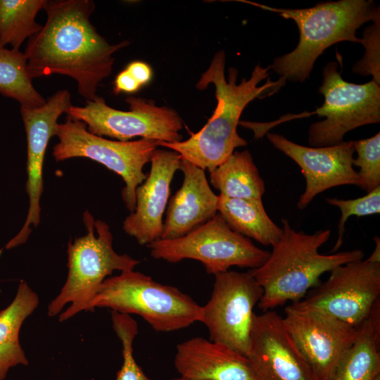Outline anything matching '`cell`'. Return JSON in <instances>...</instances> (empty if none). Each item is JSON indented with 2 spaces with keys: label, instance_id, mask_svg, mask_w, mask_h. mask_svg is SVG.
<instances>
[{
  "label": "cell",
  "instance_id": "obj_3",
  "mask_svg": "<svg viewBox=\"0 0 380 380\" xmlns=\"http://www.w3.org/2000/svg\"><path fill=\"white\" fill-rule=\"evenodd\" d=\"M281 222L283 234L272 246L268 258L248 271L263 290L258 303L263 312L302 300L320 282L324 273L364 258L360 249L320 253L319 249L329 239L331 229L307 234L296 231L287 219Z\"/></svg>",
  "mask_w": 380,
  "mask_h": 380
},
{
  "label": "cell",
  "instance_id": "obj_2",
  "mask_svg": "<svg viewBox=\"0 0 380 380\" xmlns=\"http://www.w3.org/2000/svg\"><path fill=\"white\" fill-rule=\"evenodd\" d=\"M225 53L217 52L208 68L201 75L196 87L203 90L213 84L217 99L216 108L204 127L185 141L175 143L158 142V146L177 152L182 160L208 170L210 172L226 160L235 148L246 146L247 141L239 136L237 126L246 106L256 98L270 96L285 84L281 79H270L259 84L269 75L270 65H255L249 79L243 78L237 84L238 70L228 69L226 80Z\"/></svg>",
  "mask_w": 380,
  "mask_h": 380
},
{
  "label": "cell",
  "instance_id": "obj_23",
  "mask_svg": "<svg viewBox=\"0 0 380 380\" xmlns=\"http://www.w3.org/2000/svg\"><path fill=\"white\" fill-rule=\"evenodd\" d=\"M210 182L229 198H262L265 192V182L248 150L234 151L210 172Z\"/></svg>",
  "mask_w": 380,
  "mask_h": 380
},
{
  "label": "cell",
  "instance_id": "obj_31",
  "mask_svg": "<svg viewBox=\"0 0 380 380\" xmlns=\"http://www.w3.org/2000/svg\"><path fill=\"white\" fill-rule=\"evenodd\" d=\"M142 87L148 84L152 77V70L149 65L146 63L135 61L125 68Z\"/></svg>",
  "mask_w": 380,
  "mask_h": 380
},
{
  "label": "cell",
  "instance_id": "obj_16",
  "mask_svg": "<svg viewBox=\"0 0 380 380\" xmlns=\"http://www.w3.org/2000/svg\"><path fill=\"white\" fill-rule=\"evenodd\" d=\"M267 137L277 149L299 166L305 179V189L297 202L299 209L305 208L319 194L332 187L359 186L357 173L353 165V141L312 147L296 144L277 133H267Z\"/></svg>",
  "mask_w": 380,
  "mask_h": 380
},
{
  "label": "cell",
  "instance_id": "obj_11",
  "mask_svg": "<svg viewBox=\"0 0 380 380\" xmlns=\"http://www.w3.org/2000/svg\"><path fill=\"white\" fill-rule=\"evenodd\" d=\"M262 293L248 272L228 270L215 274L211 296L201 306L200 318L208 329L210 340L246 356L253 308Z\"/></svg>",
  "mask_w": 380,
  "mask_h": 380
},
{
  "label": "cell",
  "instance_id": "obj_7",
  "mask_svg": "<svg viewBox=\"0 0 380 380\" xmlns=\"http://www.w3.org/2000/svg\"><path fill=\"white\" fill-rule=\"evenodd\" d=\"M56 136L58 142L53 148V156L56 162L82 157L103 165L122 178L123 201L130 213L134 210L135 191L147 177L143 168L158 148L157 141L108 139L89 132L84 122L68 116L64 123L58 124Z\"/></svg>",
  "mask_w": 380,
  "mask_h": 380
},
{
  "label": "cell",
  "instance_id": "obj_20",
  "mask_svg": "<svg viewBox=\"0 0 380 380\" xmlns=\"http://www.w3.org/2000/svg\"><path fill=\"white\" fill-rule=\"evenodd\" d=\"M380 378V300L359 327L358 334L329 380Z\"/></svg>",
  "mask_w": 380,
  "mask_h": 380
},
{
  "label": "cell",
  "instance_id": "obj_22",
  "mask_svg": "<svg viewBox=\"0 0 380 380\" xmlns=\"http://www.w3.org/2000/svg\"><path fill=\"white\" fill-rule=\"evenodd\" d=\"M217 212L232 231L263 246H272L283 234L282 227L267 215L262 198H233L220 194Z\"/></svg>",
  "mask_w": 380,
  "mask_h": 380
},
{
  "label": "cell",
  "instance_id": "obj_1",
  "mask_svg": "<svg viewBox=\"0 0 380 380\" xmlns=\"http://www.w3.org/2000/svg\"><path fill=\"white\" fill-rule=\"evenodd\" d=\"M94 8L91 0L47 1L46 23L24 52L32 79L66 75L77 82L86 100L98 96L99 84L112 72L113 54L129 42L110 44L99 34L89 20Z\"/></svg>",
  "mask_w": 380,
  "mask_h": 380
},
{
  "label": "cell",
  "instance_id": "obj_25",
  "mask_svg": "<svg viewBox=\"0 0 380 380\" xmlns=\"http://www.w3.org/2000/svg\"><path fill=\"white\" fill-rule=\"evenodd\" d=\"M47 0H0V46L18 49L43 25L36 22L37 13Z\"/></svg>",
  "mask_w": 380,
  "mask_h": 380
},
{
  "label": "cell",
  "instance_id": "obj_15",
  "mask_svg": "<svg viewBox=\"0 0 380 380\" xmlns=\"http://www.w3.org/2000/svg\"><path fill=\"white\" fill-rule=\"evenodd\" d=\"M246 357L258 380H317L274 310L254 313Z\"/></svg>",
  "mask_w": 380,
  "mask_h": 380
},
{
  "label": "cell",
  "instance_id": "obj_14",
  "mask_svg": "<svg viewBox=\"0 0 380 380\" xmlns=\"http://www.w3.org/2000/svg\"><path fill=\"white\" fill-rule=\"evenodd\" d=\"M72 106L70 93L63 89L49 97L45 104L40 107H20L27 143V179L25 189L29 197V208L23 226L6 244L7 249L25 243L32 228L37 227L40 222L45 152L50 139L56 136L58 119L63 113H67Z\"/></svg>",
  "mask_w": 380,
  "mask_h": 380
},
{
  "label": "cell",
  "instance_id": "obj_17",
  "mask_svg": "<svg viewBox=\"0 0 380 380\" xmlns=\"http://www.w3.org/2000/svg\"><path fill=\"white\" fill-rule=\"evenodd\" d=\"M181 160L177 152L168 148H157L151 156L150 172L135 191V209L122 224L125 232L140 245L147 246L161 239L170 184Z\"/></svg>",
  "mask_w": 380,
  "mask_h": 380
},
{
  "label": "cell",
  "instance_id": "obj_6",
  "mask_svg": "<svg viewBox=\"0 0 380 380\" xmlns=\"http://www.w3.org/2000/svg\"><path fill=\"white\" fill-rule=\"evenodd\" d=\"M83 222L87 233L68 242L67 279L48 306V315L55 317L66 304L71 303L60 314V322L86 311L101 284L113 271L134 270L139 263L129 255L114 251L113 235L106 222L95 220L88 210L83 213Z\"/></svg>",
  "mask_w": 380,
  "mask_h": 380
},
{
  "label": "cell",
  "instance_id": "obj_4",
  "mask_svg": "<svg viewBox=\"0 0 380 380\" xmlns=\"http://www.w3.org/2000/svg\"><path fill=\"white\" fill-rule=\"evenodd\" d=\"M246 2L291 19L297 25L300 37L296 47L275 58L270 65L285 82H304L317 58L331 45L344 41L361 44L357 30L380 15L379 7L372 0L327 1L298 9Z\"/></svg>",
  "mask_w": 380,
  "mask_h": 380
},
{
  "label": "cell",
  "instance_id": "obj_12",
  "mask_svg": "<svg viewBox=\"0 0 380 380\" xmlns=\"http://www.w3.org/2000/svg\"><path fill=\"white\" fill-rule=\"evenodd\" d=\"M298 305L359 327L380 300V262L360 259L329 272Z\"/></svg>",
  "mask_w": 380,
  "mask_h": 380
},
{
  "label": "cell",
  "instance_id": "obj_29",
  "mask_svg": "<svg viewBox=\"0 0 380 380\" xmlns=\"http://www.w3.org/2000/svg\"><path fill=\"white\" fill-rule=\"evenodd\" d=\"M372 22V25L365 27L363 31L361 44L365 46V55L353 65V72L372 75V80L380 84V15Z\"/></svg>",
  "mask_w": 380,
  "mask_h": 380
},
{
  "label": "cell",
  "instance_id": "obj_27",
  "mask_svg": "<svg viewBox=\"0 0 380 380\" xmlns=\"http://www.w3.org/2000/svg\"><path fill=\"white\" fill-rule=\"evenodd\" d=\"M357 157L353 167H357L359 187L366 194L380 186V132L372 137L353 141Z\"/></svg>",
  "mask_w": 380,
  "mask_h": 380
},
{
  "label": "cell",
  "instance_id": "obj_24",
  "mask_svg": "<svg viewBox=\"0 0 380 380\" xmlns=\"http://www.w3.org/2000/svg\"><path fill=\"white\" fill-rule=\"evenodd\" d=\"M32 80L24 53L0 46V94L16 100L20 107H40L46 99L34 88Z\"/></svg>",
  "mask_w": 380,
  "mask_h": 380
},
{
  "label": "cell",
  "instance_id": "obj_9",
  "mask_svg": "<svg viewBox=\"0 0 380 380\" xmlns=\"http://www.w3.org/2000/svg\"><path fill=\"white\" fill-rule=\"evenodd\" d=\"M151 255L171 263L184 259L200 261L208 274H217L231 267L255 269L268 258L270 251L232 231L222 216L180 238L159 239L147 246Z\"/></svg>",
  "mask_w": 380,
  "mask_h": 380
},
{
  "label": "cell",
  "instance_id": "obj_13",
  "mask_svg": "<svg viewBox=\"0 0 380 380\" xmlns=\"http://www.w3.org/2000/svg\"><path fill=\"white\" fill-rule=\"evenodd\" d=\"M282 318L317 380L330 379L359 331V327L296 303L286 307Z\"/></svg>",
  "mask_w": 380,
  "mask_h": 380
},
{
  "label": "cell",
  "instance_id": "obj_21",
  "mask_svg": "<svg viewBox=\"0 0 380 380\" xmlns=\"http://www.w3.org/2000/svg\"><path fill=\"white\" fill-rule=\"evenodd\" d=\"M39 302L37 294L22 280L13 301L0 311V380L6 378L11 368L28 365L19 334L23 323L37 308Z\"/></svg>",
  "mask_w": 380,
  "mask_h": 380
},
{
  "label": "cell",
  "instance_id": "obj_33",
  "mask_svg": "<svg viewBox=\"0 0 380 380\" xmlns=\"http://www.w3.org/2000/svg\"><path fill=\"white\" fill-rule=\"evenodd\" d=\"M172 380H189V379H186L181 377V376H178V377L172 379Z\"/></svg>",
  "mask_w": 380,
  "mask_h": 380
},
{
  "label": "cell",
  "instance_id": "obj_26",
  "mask_svg": "<svg viewBox=\"0 0 380 380\" xmlns=\"http://www.w3.org/2000/svg\"><path fill=\"white\" fill-rule=\"evenodd\" d=\"M111 320L122 344L123 357L115 380H151L137 363L133 355V343L139 332L137 322L129 315L115 311H111Z\"/></svg>",
  "mask_w": 380,
  "mask_h": 380
},
{
  "label": "cell",
  "instance_id": "obj_30",
  "mask_svg": "<svg viewBox=\"0 0 380 380\" xmlns=\"http://www.w3.org/2000/svg\"><path fill=\"white\" fill-rule=\"evenodd\" d=\"M141 87L137 80L126 69L119 72L114 81V92L116 94L134 93Z\"/></svg>",
  "mask_w": 380,
  "mask_h": 380
},
{
  "label": "cell",
  "instance_id": "obj_34",
  "mask_svg": "<svg viewBox=\"0 0 380 380\" xmlns=\"http://www.w3.org/2000/svg\"><path fill=\"white\" fill-rule=\"evenodd\" d=\"M377 380H380V378H379Z\"/></svg>",
  "mask_w": 380,
  "mask_h": 380
},
{
  "label": "cell",
  "instance_id": "obj_8",
  "mask_svg": "<svg viewBox=\"0 0 380 380\" xmlns=\"http://www.w3.org/2000/svg\"><path fill=\"white\" fill-rule=\"evenodd\" d=\"M319 91L324 97L322 106L314 112L325 118L310 125L308 143L312 147L330 146L343 142L348 132L367 125L380 122V84L373 80L354 84L344 80L334 61L326 64L322 71Z\"/></svg>",
  "mask_w": 380,
  "mask_h": 380
},
{
  "label": "cell",
  "instance_id": "obj_32",
  "mask_svg": "<svg viewBox=\"0 0 380 380\" xmlns=\"http://www.w3.org/2000/svg\"><path fill=\"white\" fill-rule=\"evenodd\" d=\"M375 248L372 254L367 258L374 262H380V239L379 236L374 237Z\"/></svg>",
  "mask_w": 380,
  "mask_h": 380
},
{
  "label": "cell",
  "instance_id": "obj_10",
  "mask_svg": "<svg viewBox=\"0 0 380 380\" xmlns=\"http://www.w3.org/2000/svg\"><path fill=\"white\" fill-rule=\"evenodd\" d=\"M126 102L129 110H120L98 96L93 101L86 100L84 106H72L67 115L84 122L89 132L120 141L137 137L165 143L182 141V120L174 109L140 97H128Z\"/></svg>",
  "mask_w": 380,
  "mask_h": 380
},
{
  "label": "cell",
  "instance_id": "obj_28",
  "mask_svg": "<svg viewBox=\"0 0 380 380\" xmlns=\"http://www.w3.org/2000/svg\"><path fill=\"white\" fill-rule=\"evenodd\" d=\"M326 201L338 208L341 214L337 226L338 237L331 251L332 253H336L343 243L345 224L349 217L352 215L362 217L380 213V186L357 198L343 200L327 198Z\"/></svg>",
  "mask_w": 380,
  "mask_h": 380
},
{
  "label": "cell",
  "instance_id": "obj_18",
  "mask_svg": "<svg viewBox=\"0 0 380 380\" xmlns=\"http://www.w3.org/2000/svg\"><path fill=\"white\" fill-rule=\"evenodd\" d=\"M179 170L183 182L169 201L161 239L184 236L217 213L218 196L211 189L205 170L182 159Z\"/></svg>",
  "mask_w": 380,
  "mask_h": 380
},
{
  "label": "cell",
  "instance_id": "obj_5",
  "mask_svg": "<svg viewBox=\"0 0 380 380\" xmlns=\"http://www.w3.org/2000/svg\"><path fill=\"white\" fill-rule=\"evenodd\" d=\"M96 308L139 315L158 332L186 328L200 322L201 313V306L186 293L134 270L106 278L86 311Z\"/></svg>",
  "mask_w": 380,
  "mask_h": 380
},
{
  "label": "cell",
  "instance_id": "obj_19",
  "mask_svg": "<svg viewBox=\"0 0 380 380\" xmlns=\"http://www.w3.org/2000/svg\"><path fill=\"white\" fill-rule=\"evenodd\" d=\"M174 364L179 376L189 380H258L246 355L203 337L179 343Z\"/></svg>",
  "mask_w": 380,
  "mask_h": 380
}]
</instances>
